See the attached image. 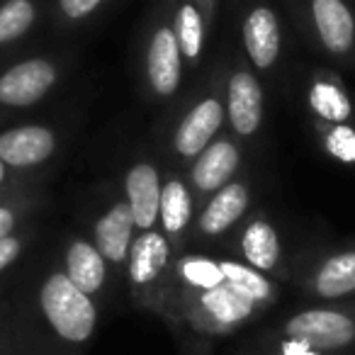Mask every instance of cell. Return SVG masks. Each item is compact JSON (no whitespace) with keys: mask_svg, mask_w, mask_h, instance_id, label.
<instances>
[{"mask_svg":"<svg viewBox=\"0 0 355 355\" xmlns=\"http://www.w3.org/2000/svg\"><path fill=\"white\" fill-rule=\"evenodd\" d=\"M40 302L46 321L64 340L85 343L93 336L95 321H98L95 304L85 292H80L69 280V275H61V272L51 275L42 287Z\"/></svg>","mask_w":355,"mask_h":355,"instance_id":"6da1fadb","label":"cell"},{"mask_svg":"<svg viewBox=\"0 0 355 355\" xmlns=\"http://www.w3.org/2000/svg\"><path fill=\"white\" fill-rule=\"evenodd\" d=\"M287 336L319 350H338L355 340V321L340 311L309 309L287 321Z\"/></svg>","mask_w":355,"mask_h":355,"instance_id":"7a4b0ae2","label":"cell"},{"mask_svg":"<svg viewBox=\"0 0 355 355\" xmlns=\"http://www.w3.org/2000/svg\"><path fill=\"white\" fill-rule=\"evenodd\" d=\"M54 69L42 59L17 64L0 78V103L25 107L32 105L54 85Z\"/></svg>","mask_w":355,"mask_h":355,"instance_id":"3957f363","label":"cell"},{"mask_svg":"<svg viewBox=\"0 0 355 355\" xmlns=\"http://www.w3.org/2000/svg\"><path fill=\"white\" fill-rule=\"evenodd\" d=\"M54 151V137L44 127L12 129L0 137V158L10 166H35Z\"/></svg>","mask_w":355,"mask_h":355,"instance_id":"277c9868","label":"cell"},{"mask_svg":"<svg viewBox=\"0 0 355 355\" xmlns=\"http://www.w3.org/2000/svg\"><path fill=\"white\" fill-rule=\"evenodd\" d=\"M222 124V105L217 100H205L200 103L193 112L185 117V122L180 124L175 137V146L183 156H195L200 153L207 141L212 139V134Z\"/></svg>","mask_w":355,"mask_h":355,"instance_id":"5b68a950","label":"cell"},{"mask_svg":"<svg viewBox=\"0 0 355 355\" xmlns=\"http://www.w3.org/2000/svg\"><path fill=\"white\" fill-rule=\"evenodd\" d=\"M148 76L151 85L161 95H171L180 78V59H178V40L171 30H158L148 49Z\"/></svg>","mask_w":355,"mask_h":355,"instance_id":"8992f818","label":"cell"},{"mask_svg":"<svg viewBox=\"0 0 355 355\" xmlns=\"http://www.w3.org/2000/svg\"><path fill=\"white\" fill-rule=\"evenodd\" d=\"M229 114L239 134H253L261 124V88L248 73H236L229 83Z\"/></svg>","mask_w":355,"mask_h":355,"instance_id":"52a82bcc","label":"cell"},{"mask_svg":"<svg viewBox=\"0 0 355 355\" xmlns=\"http://www.w3.org/2000/svg\"><path fill=\"white\" fill-rule=\"evenodd\" d=\"M127 193H129V207L134 214V224L141 229H148L158 214V173L151 166H137L132 168L127 178Z\"/></svg>","mask_w":355,"mask_h":355,"instance_id":"ba28073f","label":"cell"},{"mask_svg":"<svg viewBox=\"0 0 355 355\" xmlns=\"http://www.w3.org/2000/svg\"><path fill=\"white\" fill-rule=\"evenodd\" d=\"M132 227H134V214L129 205H117L107 217H103L95 229L98 236V251L103 258L112 263H122L129 251V241H132Z\"/></svg>","mask_w":355,"mask_h":355,"instance_id":"9c48e42d","label":"cell"},{"mask_svg":"<svg viewBox=\"0 0 355 355\" xmlns=\"http://www.w3.org/2000/svg\"><path fill=\"white\" fill-rule=\"evenodd\" d=\"M314 17L321 40L331 51H345L353 44L355 22L340 0H314Z\"/></svg>","mask_w":355,"mask_h":355,"instance_id":"30bf717a","label":"cell"},{"mask_svg":"<svg viewBox=\"0 0 355 355\" xmlns=\"http://www.w3.org/2000/svg\"><path fill=\"white\" fill-rule=\"evenodd\" d=\"M243 40H246V49L251 54L253 64L268 69L275 61L277 46H280L275 15L266 8L253 10L246 20V27H243Z\"/></svg>","mask_w":355,"mask_h":355,"instance_id":"8fae6325","label":"cell"},{"mask_svg":"<svg viewBox=\"0 0 355 355\" xmlns=\"http://www.w3.org/2000/svg\"><path fill=\"white\" fill-rule=\"evenodd\" d=\"M236 163H239L236 148L229 141H217L200 156L198 166L193 171L195 183H198L200 190H217L219 185H224L229 180Z\"/></svg>","mask_w":355,"mask_h":355,"instance_id":"7c38bea8","label":"cell"},{"mask_svg":"<svg viewBox=\"0 0 355 355\" xmlns=\"http://www.w3.org/2000/svg\"><path fill=\"white\" fill-rule=\"evenodd\" d=\"M69 280L85 295H93L105 282V261L103 253L93 248L90 243L78 241L69 251Z\"/></svg>","mask_w":355,"mask_h":355,"instance_id":"4fadbf2b","label":"cell"},{"mask_svg":"<svg viewBox=\"0 0 355 355\" xmlns=\"http://www.w3.org/2000/svg\"><path fill=\"white\" fill-rule=\"evenodd\" d=\"M168 261V243L158 234H144L132 246V263H129V275L137 285L156 280Z\"/></svg>","mask_w":355,"mask_h":355,"instance_id":"5bb4252c","label":"cell"},{"mask_svg":"<svg viewBox=\"0 0 355 355\" xmlns=\"http://www.w3.org/2000/svg\"><path fill=\"white\" fill-rule=\"evenodd\" d=\"M202 306L209 311L212 319L219 321V324H239V321L251 316L256 302L248 300V297L241 295V292H236L232 285L222 282L219 287L205 290Z\"/></svg>","mask_w":355,"mask_h":355,"instance_id":"9a60e30c","label":"cell"},{"mask_svg":"<svg viewBox=\"0 0 355 355\" xmlns=\"http://www.w3.org/2000/svg\"><path fill=\"white\" fill-rule=\"evenodd\" d=\"M246 202H248V193L243 185H229L224 188L217 198L209 202V207L205 209L202 214V229L207 234H219L224 232L227 227H232L241 212L246 209Z\"/></svg>","mask_w":355,"mask_h":355,"instance_id":"2e32d148","label":"cell"},{"mask_svg":"<svg viewBox=\"0 0 355 355\" xmlns=\"http://www.w3.org/2000/svg\"><path fill=\"white\" fill-rule=\"evenodd\" d=\"M355 290V253H340L324 263L316 275V292L321 297H343Z\"/></svg>","mask_w":355,"mask_h":355,"instance_id":"e0dca14e","label":"cell"},{"mask_svg":"<svg viewBox=\"0 0 355 355\" xmlns=\"http://www.w3.org/2000/svg\"><path fill=\"white\" fill-rule=\"evenodd\" d=\"M243 256L258 270L275 268L277 256H280V243H277L275 232L263 222L251 224L246 229V236H243Z\"/></svg>","mask_w":355,"mask_h":355,"instance_id":"ac0fdd59","label":"cell"},{"mask_svg":"<svg viewBox=\"0 0 355 355\" xmlns=\"http://www.w3.org/2000/svg\"><path fill=\"white\" fill-rule=\"evenodd\" d=\"M222 272H224V282L227 285H232L236 292H241V295H246L248 300L253 302H261V300H268L270 297V282L266 280V277L261 275V272L251 270V268L246 266H239V263H222Z\"/></svg>","mask_w":355,"mask_h":355,"instance_id":"d6986e66","label":"cell"},{"mask_svg":"<svg viewBox=\"0 0 355 355\" xmlns=\"http://www.w3.org/2000/svg\"><path fill=\"white\" fill-rule=\"evenodd\" d=\"M161 217L168 232H180L190 219V198L183 183H168L161 193Z\"/></svg>","mask_w":355,"mask_h":355,"instance_id":"ffe728a7","label":"cell"},{"mask_svg":"<svg viewBox=\"0 0 355 355\" xmlns=\"http://www.w3.org/2000/svg\"><path fill=\"white\" fill-rule=\"evenodd\" d=\"M35 20V8L30 0H10L0 8V42L15 40L22 32L30 30Z\"/></svg>","mask_w":355,"mask_h":355,"instance_id":"44dd1931","label":"cell"},{"mask_svg":"<svg viewBox=\"0 0 355 355\" xmlns=\"http://www.w3.org/2000/svg\"><path fill=\"white\" fill-rule=\"evenodd\" d=\"M311 107L321 114L324 119H334V122H343L350 114V103L336 85L329 83H316L311 90Z\"/></svg>","mask_w":355,"mask_h":355,"instance_id":"7402d4cb","label":"cell"},{"mask_svg":"<svg viewBox=\"0 0 355 355\" xmlns=\"http://www.w3.org/2000/svg\"><path fill=\"white\" fill-rule=\"evenodd\" d=\"M183 277L195 287H202V290H212L224 282V272L217 263L205 261V258H190L183 263Z\"/></svg>","mask_w":355,"mask_h":355,"instance_id":"603a6c76","label":"cell"},{"mask_svg":"<svg viewBox=\"0 0 355 355\" xmlns=\"http://www.w3.org/2000/svg\"><path fill=\"white\" fill-rule=\"evenodd\" d=\"M178 37L183 46L185 56H198L202 49V20L193 6H185L180 10V25H178Z\"/></svg>","mask_w":355,"mask_h":355,"instance_id":"cb8c5ba5","label":"cell"},{"mask_svg":"<svg viewBox=\"0 0 355 355\" xmlns=\"http://www.w3.org/2000/svg\"><path fill=\"white\" fill-rule=\"evenodd\" d=\"M326 146L329 151L334 153L336 158L345 163H353L355 161V132L348 127H336L334 132L329 134L326 139Z\"/></svg>","mask_w":355,"mask_h":355,"instance_id":"d4e9b609","label":"cell"},{"mask_svg":"<svg viewBox=\"0 0 355 355\" xmlns=\"http://www.w3.org/2000/svg\"><path fill=\"white\" fill-rule=\"evenodd\" d=\"M100 0H61V8L69 17H83L98 6Z\"/></svg>","mask_w":355,"mask_h":355,"instance_id":"484cf974","label":"cell"},{"mask_svg":"<svg viewBox=\"0 0 355 355\" xmlns=\"http://www.w3.org/2000/svg\"><path fill=\"white\" fill-rule=\"evenodd\" d=\"M17 253H20V241L12 236L3 239V241H0V270L10 266V263L17 258Z\"/></svg>","mask_w":355,"mask_h":355,"instance_id":"4316f807","label":"cell"},{"mask_svg":"<svg viewBox=\"0 0 355 355\" xmlns=\"http://www.w3.org/2000/svg\"><path fill=\"white\" fill-rule=\"evenodd\" d=\"M12 224H15L12 212H8V209H0V241H3V239H8V234L12 232Z\"/></svg>","mask_w":355,"mask_h":355,"instance_id":"83f0119b","label":"cell"},{"mask_svg":"<svg viewBox=\"0 0 355 355\" xmlns=\"http://www.w3.org/2000/svg\"><path fill=\"white\" fill-rule=\"evenodd\" d=\"M3 175H6V171H3V161H0V180H3Z\"/></svg>","mask_w":355,"mask_h":355,"instance_id":"f1b7e54d","label":"cell"}]
</instances>
